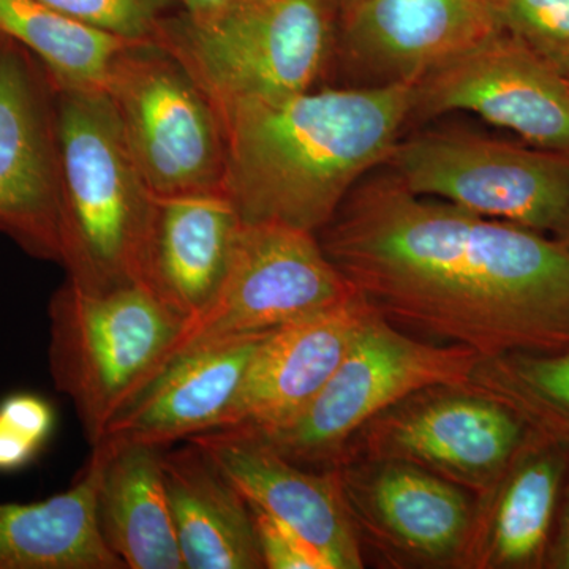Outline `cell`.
<instances>
[{
  "mask_svg": "<svg viewBox=\"0 0 569 569\" xmlns=\"http://www.w3.org/2000/svg\"><path fill=\"white\" fill-rule=\"evenodd\" d=\"M565 80H567L568 89H569V70L563 73Z\"/></svg>",
  "mask_w": 569,
  "mask_h": 569,
  "instance_id": "obj_33",
  "label": "cell"
},
{
  "mask_svg": "<svg viewBox=\"0 0 569 569\" xmlns=\"http://www.w3.org/2000/svg\"><path fill=\"white\" fill-rule=\"evenodd\" d=\"M102 458H91L66 492L0 503V569H123L97 520Z\"/></svg>",
  "mask_w": 569,
  "mask_h": 569,
  "instance_id": "obj_22",
  "label": "cell"
},
{
  "mask_svg": "<svg viewBox=\"0 0 569 569\" xmlns=\"http://www.w3.org/2000/svg\"><path fill=\"white\" fill-rule=\"evenodd\" d=\"M553 238L559 239L561 244L569 247V217L567 222L561 224L560 230L553 234Z\"/></svg>",
  "mask_w": 569,
  "mask_h": 569,
  "instance_id": "obj_32",
  "label": "cell"
},
{
  "mask_svg": "<svg viewBox=\"0 0 569 569\" xmlns=\"http://www.w3.org/2000/svg\"><path fill=\"white\" fill-rule=\"evenodd\" d=\"M181 2L186 7L187 17L200 21L217 17L239 0H181Z\"/></svg>",
  "mask_w": 569,
  "mask_h": 569,
  "instance_id": "obj_30",
  "label": "cell"
},
{
  "mask_svg": "<svg viewBox=\"0 0 569 569\" xmlns=\"http://www.w3.org/2000/svg\"><path fill=\"white\" fill-rule=\"evenodd\" d=\"M380 316L481 359L569 347V247L406 189L358 183L317 233Z\"/></svg>",
  "mask_w": 569,
  "mask_h": 569,
  "instance_id": "obj_1",
  "label": "cell"
},
{
  "mask_svg": "<svg viewBox=\"0 0 569 569\" xmlns=\"http://www.w3.org/2000/svg\"><path fill=\"white\" fill-rule=\"evenodd\" d=\"M498 2V0H489L490 7L493 6V3Z\"/></svg>",
  "mask_w": 569,
  "mask_h": 569,
  "instance_id": "obj_34",
  "label": "cell"
},
{
  "mask_svg": "<svg viewBox=\"0 0 569 569\" xmlns=\"http://www.w3.org/2000/svg\"><path fill=\"white\" fill-rule=\"evenodd\" d=\"M373 310L356 291L339 305L269 332L217 429L271 436L293 425L335 376Z\"/></svg>",
  "mask_w": 569,
  "mask_h": 569,
  "instance_id": "obj_15",
  "label": "cell"
},
{
  "mask_svg": "<svg viewBox=\"0 0 569 569\" xmlns=\"http://www.w3.org/2000/svg\"><path fill=\"white\" fill-rule=\"evenodd\" d=\"M530 432L492 397L440 387L408 397L355 437L361 445L359 459L411 463L485 496L507 473Z\"/></svg>",
  "mask_w": 569,
  "mask_h": 569,
  "instance_id": "obj_10",
  "label": "cell"
},
{
  "mask_svg": "<svg viewBox=\"0 0 569 569\" xmlns=\"http://www.w3.org/2000/svg\"><path fill=\"white\" fill-rule=\"evenodd\" d=\"M249 505V503H247ZM264 568L331 569L328 561L290 527L249 505Z\"/></svg>",
  "mask_w": 569,
  "mask_h": 569,
  "instance_id": "obj_28",
  "label": "cell"
},
{
  "mask_svg": "<svg viewBox=\"0 0 569 569\" xmlns=\"http://www.w3.org/2000/svg\"><path fill=\"white\" fill-rule=\"evenodd\" d=\"M462 388L492 397L569 449V347L481 359Z\"/></svg>",
  "mask_w": 569,
  "mask_h": 569,
  "instance_id": "obj_24",
  "label": "cell"
},
{
  "mask_svg": "<svg viewBox=\"0 0 569 569\" xmlns=\"http://www.w3.org/2000/svg\"><path fill=\"white\" fill-rule=\"evenodd\" d=\"M498 29L556 67L569 70V0H498L492 6Z\"/></svg>",
  "mask_w": 569,
  "mask_h": 569,
  "instance_id": "obj_25",
  "label": "cell"
},
{
  "mask_svg": "<svg viewBox=\"0 0 569 569\" xmlns=\"http://www.w3.org/2000/svg\"><path fill=\"white\" fill-rule=\"evenodd\" d=\"M162 468L183 568H264L249 505L200 445L164 449Z\"/></svg>",
  "mask_w": 569,
  "mask_h": 569,
  "instance_id": "obj_20",
  "label": "cell"
},
{
  "mask_svg": "<svg viewBox=\"0 0 569 569\" xmlns=\"http://www.w3.org/2000/svg\"><path fill=\"white\" fill-rule=\"evenodd\" d=\"M339 22L335 0H239L208 20H164L152 41L224 107L316 89Z\"/></svg>",
  "mask_w": 569,
  "mask_h": 569,
  "instance_id": "obj_4",
  "label": "cell"
},
{
  "mask_svg": "<svg viewBox=\"0 0 569 569\" xmlns=\"http://www.w3.org/2000/svg\"><path fill=\"white\" fill-rule=\"evenodd\" d=\"M104 92L157 198L224 194L222 114L162 44L130 43L114 62Z\"/></svg>",
  "mask_w": 569,
  "mask_h": 569,
  "instance_id": "obj_7",
  "label": "cell"
},
{
  "mask_svg": "<svg viewBox=\"0 0 569 569\" xmlns=\"http://www.w3.org/2000/svg\"><path fill=\"white\" fill-rule=\"evenodd\" d=\"M58 417L50 400L14 392L0 400V473L31 466L54 436Z\"/></svg>",
  "mask_w": 569,
  "mask_h": 569,
  "instance_id": "obj_26",
  "label": "cell"
},
{
  "mask_svg": "<svg viewBox=\"0 0 569 569\" xmlns=\"http://www.w3.org/2000/svg\"><path fill=\"white\" fill-rule=\"evenodd\" d=\"M67 17L119 39L152 41L173 0H41Z\"/></svg>",
  "mask_w": 569,
  "mask_h": 569,
  "instance_id": "obj_27",
  "label": "cell"
},
{
  "mask_svg": "<svg viewBox=\"0 0 569 569\" xmlns=\"http://www.w3.org/2000/svg\"><path fill=\"white\" fill-rule=\"evenodd\" d=\"M479 361L470 348L408 336L373 310L305 413L258 437L298 466L335 468L367 422L426 389L463 387Z\"/></svg>",
  "mask_w": 569,
  "mask_h": 569,
  "instance_id": "obj_6",
  "label": "cell"
},
{
  "mask_svg": "<svg viewBox=\"0 0 569 569\" xmlns=\"http://www.w3.org/2000/svg\"><path fill=\"white\" fill-rule=\"evenodd\" d=\"M183 321L144 283L93 291L70 282L50 305V369L89 443L162 373Z\"/></svg>",
  "mask_w": 569,
  "mask_h": 569,
  "instance_id": "obj_5",
  "label": "cell"
},
{
  "mask_svg": "<svg viewBox=\"0 0 569 569\" xmlns=\"http://www.w3.org/2000/svg\"><path fill=\"white\" fill-rule=\"evenodd\" d=\"M569 475V449L531 430L481 496L463 568L546 569Z\"/></svg>",
  "mask_w": 569,
  "mask_h": 569,
  "instance_id": "obj_18",
  "label": "cell"
},
{
  "mask_svg": "<svg viewBox=\"0 0 569 569\" xmlns=\"http://www.w3.org/2000/svg\"><path fill=\"white\" fill-rule=\"evenodd\" d=\"M410 192L556 234L569 217V156L468 133L397 141L387 162Z\"/></svg>",
  "mask_w": 569,
  "mask_h": 569,
  "instance_id": "obj_8",
  "label": "cell"
},
{
  "mask_svg": "<svg viewBox=\"0 0 569 569\" xmlns=\"http://www.w3.org/2000/svg\"><path fill=\"white\" fill-rule=\"evenodd\" d=\"M0 33L36 56L58 88L82 91H104L119 54L133 43L41 0H0Z\"/></svg>",
  "mask_w": 569,
  "mask_h": 569,
  "instance_id": "obj_23",
  "label": "cell"
},
{
  "mask_svg": "<svg viewBox=\"0 0 569 569\" xmlns=\"http://www.w3.org/2000/svg\"><path fill=\"white\" fill-rule=\"evenodd\" d=\"M546 569H569V475Z\"/></svg>",
  "mask_w": 569,
  "mask_h": 569,
  "instance_id": "obj_29",
  "label": "cell"
},
{
  "mask_svg": "<svg viewBox=\"0 0 569 569\" xmlns=\"http://www.w3.org/2000/svg\"><path fill=\"white\" fill-rule=\"evenodd\" d=\"M361 0H335L337 9H339L340 17L348 13L351 9H355Z\"/></svg>",
  "mask_w": 569,
  "mask_h": 569,
  "instance_id": "obj_31",
  "label": "cell"
},
{
  "mask_svg": "<svg viewBox=\"0 0 569 569\" xmlns=\"http://www.w3.org/2000/svg\"><path fill=\"white\" fill-rule=\"evenodd\" d=\"M189 440L208 452L247 503L290 527L329 568L365 567L359 531L336 468L306 470L247 430H209Z\"/></svg>",
  "mask_w": 569,
  "mask_h": 569,
  "instance_id": "obj_14",
  "label": "cell"
},
{
  "mask_svg": "<svg viewBox=\"0 0 569 569\" xmlns=\"http://www.w3.org/2000/svg\"><path fill=\"white\" fill-rule=\"evenodd\" d=\"M497 29L489 0H361L336 51L367 84H418Z\"/></svg>",
  "mask_w": 569,
  "mask_h": 569,
  "instance_id": "obj_16",
  "label": "cell"
},
{
  "mask_svg": "<svg viewBox=\"0 0 569 569\" xmlns=\"http://www.w3.org/2000/svg\"><path fill=\"white\" fill-rule=\"evenodd\" d=\"M336 466L356 529L377 546L425 567H463L478 503L468 490L399 460Z\"/></svg>",
  "mask_w": 569,
  "mask_h": 569,
  "instance_id": "obj_13",
  "label": "cell"
},
{
  "mask_svg": "<svg viewBox=\"0 0 569 569\" xmlns=\"http://www.w3.org/2000/svg\"><path fill=\"white\" fill-rule=\"evenodd\" d=\"M61 212L56 84L36 56L0 33V231L61 263Z\"/></svg>",
  "mask_w": 569,
  "mask_h": 569,
  "instance_id": "obj_11",
  "label": "cell"
},
{
  "mask_svg": "<svg viewBox=\"0 0 569 569\" xmlns=\"http://www.w3.org/2000/svg\"><path fill=\"white\" fill-rule=\"evenodd\" d=\"M268 335L216 340L178 356L112 419L100 441L167 449L217 429Z\"/></svg>",
  "mask_w": 569,
  "mask_h": 569,
  "instance_id": "obj_17",
  "label": "cell"
},
{
  "mask_svg": "<svg viewBox=\"0 0 569 569\" xmlns=\"http://www.w3.org/2000/svg\"><path fill=\"white\" fill-rule=\"evenodd\" d=\"M415 84L310 89L219 108L223 192L242 222L318 233L370 170L387 162L413 114Z\"/></svg>",
  "mask_w": 569,
  "mask_h": 569,
  "instance_id": "obj_2",
  "label": "cell"
},
{
  "mask_svg": "<svg viewBox=\"0 0 569 569\" xmlns=\"http://www.w3.org/2000/svg\"><path fill=\"white\" fill-rule=\"evenodd\" d=\"M411 118L471 112L535 148L569 156V89L556 67L497 29L422 78Z\"/></svg>",
  "mask_w": 569,
  "mask_h": 569,
  "instance_id": "obj_12",
  "label": "cell"
},
{
  "mask_svg": "<svg viewBox=\"0 0 569 569\" xmlns=\"http://www.w3.org/2000/svg\"><path fill=\"white\" fill-rule=\"evenodd\" d=\"M355 293L316 233L279 222H242L219 291L183 321L164 367L194 347L266 335Z\"/></svg>",
  "mask_w": 569,
  "mask_h": 569,
  "instance_id": "obj_9",
  "label": "cell"
},
{
  "mask_svg": "<svg viewBox=\"0 0 569 569\" xmlns=\"http://www.w3.org/2000/svg\"><path fill=\"white\" fill-rule=\"evenodd\" d=\"M242 219L223 193L156 197L142 283L182 321L219 291Z\"/></svg>",
  "mask_w": 569,
  "mask_h": 569,
  "instance_id": "obj_19",
  "label": "cell"
},
{
  "mask_svg": "<svg viewBox=\"0 0 569 569\" xmlns=\"http://www.w3.org/2000/svg\"><path fill=\"white\" fill-rule=\"evenodd\" d=\"M97 520L111 552L129 569H186L164 488V449L100 441Z\"/></svg>",
  "mask_w": 569,
  "mask_h": 569,
  "instance_id": "obj_21",
  "label": "cell"
},
{
  "mask_svg": "<svg viewBox=\"0 0 569 569\" xmlns=\"http://www.w3.org/2000/svg\"><path fill=\"white\" fill-rule=\"evenodd\" d=\"M56 123L67 280L93 291L142 283L156 194L130 151L110 97L56 86Z\"/></svg>",
  "mask_w": 569,
  "mask_h": 569,
  "instance_id": "obj_3",
  "label": "cell"
}]
</instances>
